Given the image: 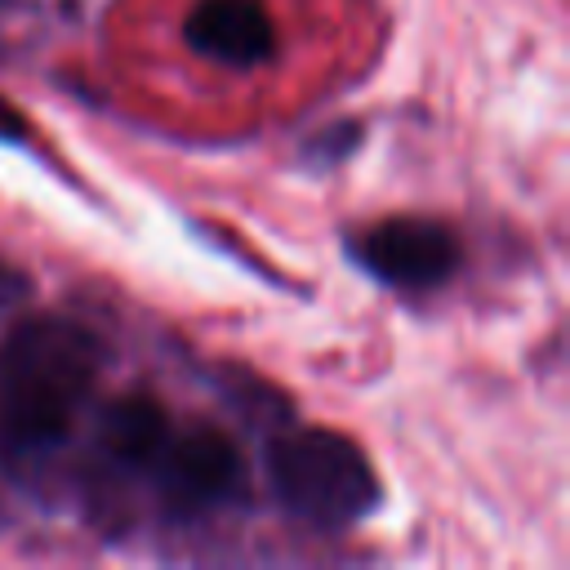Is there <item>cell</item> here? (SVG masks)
I'll return each instance as SVG.
<instances>
[{
    "instance_id": "cell-1",
    "label": "cell",
    "mask_w": 570,
    "mask_h": 570,
    "mask_svg": "<svg viewBox=\"0 0 570 570\" xmlns=\"http://www.w3.org/2000/svg\"><path fill=\"white\" fill-rule=\"evenodd\" d=\"M102 370V343L71 316H27L0 338V468L27 472L49 459Z\"/></svg>"
},
{
    "instance_id": "cell-2",
    "label": "cell",
    "mask_w": 570,
    "mask_h": 570,
    "mask_svg": "<svg viewBox=\"0 0 570 570\" xmlns=\"http://www.w3.org/2000/svg\"><path fill=\"white\" fill-rule=\"evenodd\" d=\"M267 485L294 521L325 534L361 525L383 503L374 463L338 428H285L272 436Z\"/></svg>"
},
{
    "instance_id": "cell-3",
    "label": "cell",
    "mask_w": 570,
    "mask_h": 570,
    "mask_svg": "<svg viewBox=\"0 0 570 570\" xmlns=\"http://www.w3.org/2000/svg\"><path fill=\"white\" fill-rule=\"evenodd\" d=\"M347 249L379 285L405 289V294L441 289L463 263V245L454 227L441 218H419V214H392L365 227L361 236H352Z\"/></svg>"
},
{
    "instance_id": "cell-4",
    "label": "cell",
    "mask_w": 570,
    "mask_h": 570,
    "mask_svg": "<svg viewBox=\"0 0 570 570\" xmlns=\"http://www.w3.org/2000/svg\"><path fill=\"white\" fill-rule=\"evenodd\" d=\"M160 499L178 512V517H200L214 512L223 499H232L245 481V459L236 450V441L218 428H187V432H169L165 450L151 463Z\"/></svg>"
},
{
    "instance_id": "cell-5",
    "label": "cell",
    "mask_w": 570,
    "mask_h": 570,
    "mask_svg": "<svg viewBox=\"0 0 570 570\" xmlns=\"http://www.w3.org/2000/svg\"><path fill=\"white\" fill-rule=\"evenodd\" d=\"M183 40L232 71H254L276 58V22L263 0H196L183 18Z\"/></svg>"
},
{
    "instance_id": "cell-6",
    "label": "cell",
    "mask_w": 570,
    "mask_h": 570,
    "mask_svg": "<svg viewBox=\"0 0 570 570\" xmlns=\"http://www.w3.org/2000/svg\"><path fill=\"white\" fill-rule=\"evenodd\" d=\"M174 423H169V410L151 396V392H129V396H116L107 410H102V432H98V445L102 454L125 468V472H138V468H151L156 454L165 450Z\"/></svg>"
},
{
    "instance_id": "cell-7",
    "label": "cell",
    "mask_w": 570,
    "mask_h": 570,
    "mask_svg": "<svg viewBox=\"0 0 570 570\" xmlns=\"http://www.w3.org/2000/svg\"><path fill=\"white\" fill-rule=\"evenodd\" d=\"M27 138H31L27 120L13 111V102H4V98H0V142H13V147H22Z\"/></svg>"
}]
</instances>
